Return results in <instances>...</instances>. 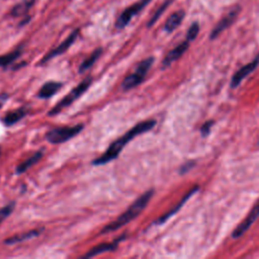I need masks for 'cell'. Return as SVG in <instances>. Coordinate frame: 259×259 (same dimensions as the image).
<instances>
[{
	"instance_id": "1",
	"label": "cell",
	"mask_w": 259,
	"mask_h": 259,
	"mask_svg": "<svg viewBox=\"0 0 259 259\" xmlns=\"http://www.w3.org/2000/svg\"><path fill=\"white\" fill-rule=\"evenodd\" d=\"M156 122L154 120L145 121L137 124L135 127H133L129 132H127L124 136H122L120 139L116 140L114 143L110 145L108 150L99 158L92 161V164L95 166L105 165L107 163H110L111 161L117 159L120 155V153L123 151L125 146L129 144L133 139H135L137 136L142 135L144 133H147L155 127Z\"/></svg>"
},
{
	"instance_id": "2",
	"label": "cell",
	"mask_w": 259,
	"mask_h": 259,
	"mask_svg": "<svg viewBox=\"0 0 259 259\" xmlns=\"http://www.w3.org/2000/svg\"><path fill=\"white\" fill-rule=\"evenodd\" d=\"M153 194H154L153 189L144 192L141 197H139L131 206L128 208V210L125 213H123L120 217H118L116 221L107 225L103 229L102 234H107L110 232L117 231L121 229L125 225L129 224L130 222H132L134 219H136L148 206L149 202L153 197Z\"/></svg>"
},
{
	"instance_id": "3",
	"label": "cell",
	"mask_w": 259,
	"mask_h": 259,
	"mask_svg": "<svg viewBox=\"0 0 259 259\" xmlns=\"http://www.w3.org/2000/svg\"><path fill=\"white\" fill-rule=\"evenodd\" d=\"M92 83V77L89 76L87 78H85L84 80H82V82L80 84H78L76 87H74L66 96L64 97V99L57 104V106L55 108H53L48 116L49 117H54L59 115L62 111H64L65 109H67L68 107H70L75 101H77L79 97L87 91V89L89 88V86Z\"/></svg>"
},
{
	"instance_id": "4",
	"label": "cell",
	"mask_w": 259,
	"mask_h": 259,
	"mask_svg": "<svg viewBox=\"0 0 259 259\" xmlns=\"http://www.w3.org/2000/svg\"><path fill=\"white\" fill-rule=\"evenodd\" d=\"M153 62H154L153 57H149V58L143 60L142 62H140L136 70L131 75H129L128 77H126L124 79V81L122 83V88L124 90H131V89L137 87L138 85H140L144 81L148 71L152 67Z\"/></svg>"
},
{
	"instance_id": "5",
	"label": "cell",
	"mask_w": 259,
	"mask_h": 259,
	"mask_svg": "<svg viewBox=\"0 0 259 259\" xmlns=\"http://www.w3.org/2000/svg\"><path fill=\"white\" fill-rule=\"evenodd\" d=\"M83 128V125L55 128L50 130L46 134V139L51 144H62L77 136L82 131Z\"/></svg>"
},
{
	"instance_id": "6",
	"label": "cell",
	"mask_w": 259,
	"mask_h": 259,
	"mask_svg": "<svg viewBox=\"0 0 259 259\" xmlns=\"http://www.w3.org/2000/svg\"><path fill=\"white\" fill-rule=\"evenodd\" d=\"M151 1L152 0H140L139 2L126 8L118 17L116 27L119 29H123L124 27H126L129 24V22L132 20V18L136 16L138 13H140Z\"/></svg>"
},
{
	"instance_id": "7",
	"label": "cell",
	"mask_w": 259,
	"mask_h": 259,
	"mask_svg": "<svg viewBox=\"0 0 259 259\" xmlns=\"http://www.w3.org/2000/svg\"><path fill=\"white\" fill-rule=\"evenodd\" d=\"M79 35V29H75L72 34L65 40L63 43H61L58 47H56L55 49H53L52 51H50L44 58L43 60L41 61V64H44V63H47L49 62L50 60H52L53 58L59 56V55H62L64 54L65 52H67L69 50V48L74 44V42L76 41L77 37Z\"/></svg>"
},
{
	"instance_id": "8",
	"label": "cell",
	"mask_w": 259,
	"mask_h": 259,
	"mask_svg": "<svg viewBox=\"0 0 259 259\" xmlns=\"http://www.w3.org/2000/svg\"><path fill=\"white\" fill-rule=\"evenodd\" d=\"M259 218V201L255 204V206L252 208L246 219L237 227L235 231L232 234L233 238H239L243 236L249 229L250 227L256 222V220Z\"/></svg>"
},
{
	"instance_id": "9",
	"label": "cell",
	"mask_w": 259,
	"mask_h": 259,
	"mask_svg": "<svg viewBox=\"0 0 259 259\" xmlns=\"http://www.w3.org/2000/svg\"><path fill=\"white\" fill-rule=\"evenodd\" d=\"M240 10H241L240 6H237V7H235L234 9H232L228 14H227V15L215 26V28H214L213 31L211 32V36H210L211 40H215L216 38H218V37L222 34V32H223L226 28H228V27L235 21V19L237 18V16H238V14H239Z\"/></svg>"
},
{
	"instance_id": "10",
	"label": "cell",
	"mask_w": 259,
	"mask_h": 259,
	"mask_svg": "<svg viewBox=\"0 0 259 259\" xmlns=\"http://www.w3.org/2000/svg\"><path fill=\"white\" fill-rule=\"evenodd\" d=\"M259 66V55L250 63H248L245 66H243L241 69H239L232 77L231 80V88L238 87L241 82L249 75L251 74L257 67Z\"/></svg>"
},
{
	"instance_id": "11",
	"label": "cell",
	"mask_w": 259,
	"mask_h": 259,
	"mask_svg": "<svg viewBox=\"0 0 259 259\" xmlns=\"http://www.w3.org/2000/svg\"><path fill=\"white\" fill-rule=\"evenodd\" d=\"M126 235H123L122 237H120L119 239L115 240L113 243H104L101 244L99 246H96L94 248H92L90 251H88L86 254H84L83 256H81L82 258H91V257H95L97 255H101L104 253H108V252H114L117 250L119 243L125 239Z\"/></svg>"
},
{
	"instance_id": "12",
	"label": "cell",
	"mask_w": 259,
	"mask_h": 259,
	"mask_svg": "<svg viewBox=\"0 0 259 259\" xmlns=\"http://www.w3.org/2000/svg\"><path fill=\"white\" fill-rule=\"evenodd\" d=\"M188 47H189V41H187V40L184 41V42H182L181 44H179L177 47H175V48H174L172 51H170V52L166 55V57L164 58L163 62H162V67H163V68L169 67L173 62H175L176 60H178V59L186 52V50L188 49Z\"/></svg>"
},
{
	"instance_id": "13",
	"label": "cell",
	"mask_w": 259,
	"mask_h": 259,
	"mask_svg": "<svg viewBox=\"0 0 259 259\" xmlns=\"http://www.w3.org/2000/svg\"><path fill=\"white\" fill-rule=\"evenodd\" d=\"M44 231V228L41 229H35V230H30L28 232L19 234V235H15L13 237L7 238L6 240H4V244L6 245H12V244H17L26 240H30L32 238H36L38 236H40V234Z\"/></svg>"
},
{
	"instance_id": "14",
	"label": "cell",
	"mask_w": 259,
	"mask_h": 259,
	"mask_svg": "<svg viewBox=\"0 0 259 259\" xmlns=\"http://www.w3.org/2000/svg\"><path fill=\"white\" fill-rule=\"evenodd\" d=\"M61 87H62V83L56 82V81H49L41 87V89L38 93V96L40 97V99H43V100L50 99L51 96H53L54 94H56L59 91V89Z\"/></svg>"
},
{
	"instance_id": "15",
	"label": "cell",
	"mask_w": 259,
	"mask_h": 259,
	"mask_svg": "<svg viewBox=\"0 0 259 259\" xmlns=\"http://www.w3.org/2000/svg\"><path fill=\"white\" fill-rule=\"evenodd\" d=\"M28 114V110L26 108H20L15 111L9 112L3 119L2 122L5 126L9 127L12 125H15L17 122L22 120L26 115Z\"/></svg>"
},
{
	"instance_id": "16",
	"label": "cell",
	"mask_w": 259,
	"mask_h": 259,
	"mask_svg": "<svg viewBox=\"0 0 259 259\" xmlns=\"http://www.w3.org/2000/svg\"><path fill=\"white\" fill-rule=\"evenodd\" d=\"M43 152H37L35 153L32 156H30L28 159L24 160L23 162H21V163L16 167V173L17 174H21V173H24L25 171H27L30 167L34 166L35 164H37L38 162L43 158Z\"/></svg>"
},
{
	"instance_id": "17",
	"label": "cell",
	"mask_w": 259,
	"mask_h": 259,
	"mask_svg": "<svg viewBox=\"0 0 259 259\" xmlns=\"http://www.w3.org/2000/svg\"><path fill=\"white\" fill-rule=\"evenodd\" d=\"M102 54H103V49L102 48H99V49H96L95 51H93V53L87 59H85L82 62V64L80 65L79 72L83 73V72L89 70L93 66V65L96 63V61L100 59Z\"/></svg>"
},
{
	"instance_id": "18",
	"label": "cell",
	"mask_w": 259,
	"mask_h": 259,
	"mask_svg": "<svg viewBox=\"0 0 259 259\" xmlns=\"http://www.w3.org/2000/svg\"><path fill=\"white\" fill-rule=\"evenodd\" d=\"M183 18H184V12L182 10L174 12L167 19V21L165 23V30L167 32H172L182 22Z\"/></svg>"
},
{
	"instance_id": "19",
	"label": "cell",
	"mask_w": 259,
	"mask_h": 259,
	"mask_svg": "<svg viewBox=\"0 0 259 259\" xmlns=\"http://www.w3.org/2000/svg\"><path fill=\"white\" fill-rule=\"evenodd\" d=\"M198 189H199V187H196V188H193L191 191H189V192L187 193V196H185L184 199H183V200H182V201H181V202H180V203H179V204H178V205H177L173 210H171V211H170L169 213H167L165 216L161 217L159 220H157L156 224H162V223H164V222H166V221H167L171 216H173L174 214H176V213L178 212V210H179V209H180V208L185 204V202H186V201H187V200L192 196V194H193L194 192H196Z\"/></svg>"
},
{
	"instance_id": "20",
	"label": "cell",
	"mask_w": 259,
	"mask_h": 259,
	"mask_svg": "<svg viewBox=\"0 0 259 259\" xmlns=\"http://www.w3.org/2000/svg\"><path fill=\"white\" fill-rule=\"evenodd\" d=\"M21 55V49H17L8 54L0 56V67H7L10 64L15 62Z\"/></svg>"
},
{
	"instance_id": "21",
	"label": "cell",
	"mask_w": 259,
	"mask_h": 259,
	"mask_svg": "<svg viewBox=\"0 0 259 259\" xmlns=\"http://www.w3.org/2000/svg\"><path fill=\"white\" fill-rule=\"evenodd\" d=\"M35 1L34 0H30V1H25V2H21L16 4L12 10H11V14L14 17H18V16H22L25 13H27L29 11V9L34 5Z\"/></svg>"
},
{
	"instance_id": "22",
	"label": "cell",
	"mask_w": 259,
	"mask_h": 259,
	"mask_svg": "<svg viewBox=\"0 0 259 259\" xmlns=\"http://www.w3.org/2000/svg\"><path fill=\"white\" fill-rule=\"evenodd\" d=\"M171 2H172V0H166V1L156 10V12L154 13V15L151 17V19H150L149 22H148V27H151L152 25L155 24V22L160 18V16H161L162 14H163V12L167 9V7L169 6V4H170Z\"/></svg>"
},
{
	"instance_id": "23",
	"label": "cell",
	"mask_w": 259,
	"mask_h": 259,
	"mask_svg": "<svg viewBox=\"0 0 259 259\" xmlns=\"http://www.w3.org/2000/svg\"><path fill=\"white\" fill-rule=\"evenodd\" d=\"M14 207H15V204L12 202V203L8 204L7 206L0 209V224H1L8 216H10V214L14 210Z\"/></svg>"
},
{
	"instance_id": "24",
	"label": "cell",
	"mask_w": 259,
	"mask_h": 259,
	"mask_svg": "<svg viewBox=\"0 0 259 259\" xmlns=\"http://www.w3.org/2000/svg\"><path fill=\"white\" fill-rule=\"evenodd\" d=\"M199 31H200V25H199V23L196 22V23L191 24V26L189 27V29H188V31H187L186 40L189 41V42L193 41L194 39H196V38L198 37Z\"/></svg>"
},
{
	"instance_id": "25",
	"label": "cell",
	"mask_w": 259,
	"mask_h": 259,
	"mask_svg": "<svg viewBox=\"0 0 259 259\" xmlns=\"http://www.w3.org/2000/svg\"><path fill=\"white\" fill-rule=\"evenodd\" d=\"M213 125H214V123H213L212 121H210V122L206 123V124L202 127V135H203L204 137H207V136L210 134L211 128H212Z\"/></svg>"
},
{
	"instance_id": "26",
	"label": "cell",
	"mask_w": 259,
	"mask_h": 259,
	"mask_svg": "<svg viewBox=\"0 0 259 259\" xmlns=\"http://www.w3.org/2000/svg\"><path fill=\"white\" fill-rule=\"evenodd\" d=\"M8 99V95L6 93H3V94H0V109L2 108V106L6 103Z\"/></svg>"
},
{
	"instance_id": "27",
	"label": "cell",
	"mask_w": 259,
	"mask_h": 259,
	"mask_svg": "<svg viewBox=\"0 0 259 259\" xmlns=\"http://www.w3.org/2000/svg\"><path fill=\"white\" fill-rule=\"evenodd\" d=\"M193 165V163H190V162H189V163H186V164H184L182 167H181V173H184L185 171H188V169H189V167L190 166H192Z\"/></svg>"
}]
</instances>
